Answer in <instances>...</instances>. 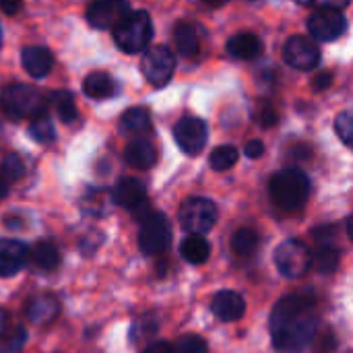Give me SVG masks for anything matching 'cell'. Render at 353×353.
Returning <instances> with one entry per match:
<instances>
[{"instance_id": "cell-29", "label": "cell", "mask_w": 353, "mask_h": 353, "mask_svg": "<svg viewBox=\"0 0 353 353\" xmlns=\"http://www.w3.org/2000/svg\"><path fill=\"white\" fill-rule=\"evenodd\" d=\"M27 343V331L23 327L8 329L4 335H0V353H19Z\"/></svg>"}, {"instance_id": "cell-27", "label": "cell", "mask_w": 353, "mask_h": 353, "mask_svg": "<svg viewBox=\"0 0 353 353\" xmlns=\"http://www.w3.org/2000/svg\"><path fill=\"white\" fill-rule=\"evenodd\" d=\"M312 265H314L316 271L323 273V275L335 273L337 267H339V250H335L333 246H321L319 252L312 256Z\"/></svg>"}, {"instance_id": "cell-21", "label": "cell", "mask_w": 353, "mask_h": 353, "mask_svg": "<svg viewBox=\"0 0 353 353\" xmlns=\"http://www.w3.org/2000/svg\"><path fill=\"white\" fill-rule=\"evenodd\" d=\"M120 130L124 134H145L151 130V114L145 108H130L120 118Z\"/></svg>"}, {"instance_id": "cell-38", "label": "cell", "mask_w": 353, "mask_h": 353, "mask_svg": "<svg viewBox=\"0 0 353 353\" xmlns=\"http://www.w3.org/2000/svg\"><path fill=\"white\" fill-rule=\"evenodd\" d=\"M244 153H246V157H250V159H259V157H263V153H265V143L259 141V139L248 141Z\"/></svg>"}, {"instance_id": "cell-18", "label": "cell", "mask_w": 353, "mask_h": 353, "mask_svg": "<svg viewBox=\"0 0 353 353\" xmlns=\"http://www.w3.org/2000/svg\"><path fill=\"white\" fill-rule=\"evenodd\" d=\"M228 52L234 58L240 60H252L261 56L263 52V41L254 33H236L234 37L228 39Z\"/></svg>"}, {"instance_id": "cell-30", "label": "cell", "mask_w": 353, "mask_h": 353, "mask_svg": "<svg viewBox=\"0 0 353 353\" xmlns=\"http://www.w3.org/2000/svg\"><path fill=\"white\" fill-rule=\"evenodd\" d=\"M29 134L37 143H50V141H54V124H52V120L46 114L33 118L31 124H29Z\"/></svg>"}, {"instance_id": "cell-19", "label": "cell", "mask_w": 353, "mask_h": 353, "mask_svg": "<svg viewBox=\"0 0 353 353\" xmlns=\"http://www.w3.org/2000/svg\"><path fill=\"white\" fill-rule=\"evenodd\" d=\"M124 159L128 165H132L137 170H149L157 161V151L149 141H132L126 145Z\"/></svg>"}, {"instance_id": "cell-26", "label": "cell", "mask_w": 353, "mask_h": 353, "mask_svg": "<svg viewBox=\"0 0 353 353\" xmlns=\"http://www.w3.org/2000/svg\"><path fill=\"white\" fill-rule=\"evenodd\" d=\"M259 246V236L254 230L250 228H242L238 230L234 236H232V250L238 254V256H248L256 250Z\"/></svg>"}, {"instance_id": "cell-34", "label": "cell", "mask_w": 353, "mask_h": 353, "mask_svg": "<svg viewBox=\"0 0 353 353\" xmlns=\"http://www.w3.org/2000/svg\"><path fill=\"white\" fill-rule=\"evenodd\" d=\"M174 353H209V347L199 335H186L176 343Z\"/></svg>"}, {"instance_id": "cell-14", "label": "cell", "mask_w": 353, "mask_h": 353, "mask_svg": "<svg viewBox=\"0 0 353 353\" xmlns=\"http://www.w3.org/2000/svg\"><path fill=\"white\" fill-rule=\"evenodd\" d=\"M29 261V250L19 240H0V277L19 273Z\"/></svg>"}, {"instance_id": "cell-16", "label": "cell", "mask_w": 353, "mask_h": 353, "mask_svg": "<svg viewBox=\"0 0 353 353\" xmlns=\"http://www.w3.org/2000/svg\"><path fill=\"white\" fill-rule=\"evenodd\" d=\"M60 314V302L50 294H37L27 304V319L33 325H50Z\"/></svg>"}, {"instance_id": "cell-35", "label": "cell", "mask_w": 353, "mask_h": 353, "mask_svg": "<svg viewBox=\"0 0 353 353\" xmlns=\"http://www.w3.org/2000/svg\"><path fill=\"white\" fill-rule=\"evenodd\" d=\"M277 120H279L277 110L271 103H263V108L259 110V122H261V126L263 128H271V126L277 124Z\"/></svg>"}, {"instance_id": "cell-39", "label": "cell", "mask_w": 353, "mask_h": 353, "mask_svg": "<svg viewBox=\"0 0 353 353\" xmlns=\"http://www.w3.org/2000/svg\"><path fill=\"white\" fill-rule=\"evenodd\" d=\"M333 85V72H321L312 79V87L314 91H325Z\"/></svg>"}, {"instance_id": "cell-42", "label": "cell", "mask_w": 353, "mask_h": 353, "mask_svg": "<svg viewBox=\"0 0 353 353\" xmlns=\"http://www.w3.org/2000/svg\"><path fill=\"white\" fill-rule=\"evenodd\" d=\"M8 323H10V319H8V312L0 308V335H4V333L8 331Z\"/></svg>"}, {"instance_id": "cell-17", "label": "cell", "mask_w": 353, "mask_h": 353, "mask_svg": "<svg viewBox=\"0 0 353 353\" xmlns=\"http://www.w3.org/2000/svg\"><path fill=\"white\" fill-rule=\"evenodd\" d=\"M21 62L25 66V70L35 77V79H41L46 77L52 66H54V56L48 48L43 46H27L23 48V54H21Z\"/></svg>"}, {"instance_id": "cell-10", "label": "cell", "mask_w": 353, "mask_h": 353, "mask_svg": "<svg viewBox=\"0 0 353 353\" xmlns=\"http://www.w3.org/2000/svg\"><path fill=\"white\" fill-rule=\"evenodd\" d=\"M207 122L194 116H184L174 126V139L186 155H199L207 143Z\"/></svg>"}, {"instance_id": "cell-9", "label": "cell", "mask_w": 353, "mask_h": 353, "mask_svg": "<svg viewBox=\"0 0 353 353\" xmlns=\"http://www.w3.org/2000/svg\"><path fill=\"white\" fill-rule=\"evenodd\" d=\"M130 12L128 0H93L87 8V21L95 29H116Z\"/></svg>"}, {"instance_id": "cell-43", "label": "cell", "mask_w": 353, "mask_h": 353, "mask_svg": "<svg viewBox=\"0 0 353 353\" xmlns=\"http://www.w3.org/2000/svg\"><path fill=\"white\" fill-rule=\"evenodd\" d=\"M205 6H209V8H219V6H223L225 4V0H201Z\"/></svg>"}, {"instance_id": "cell-2", "label": "cell", "mask_w": 353, "mask_h": 353, "mask_svg": "<svg viewBox=\"0 0 353 353\" xmlns=\"http://www.w3.org/2000/svg\"><path fill=\"white\" fill-rule=\"evenodd\" d=\"M273 203L283 211H298L306 205L310 194V180L302 170L288 168L277 172L269 182Z\"/></svg>"}, {"instance_id": "cell-40", "label": "cell", "mask_w": 353, "mask_h": 353, "mask_svg": "<svg viewBox=\"0 0 353 353\" xmlns=\"http://www.w3.org/2000/svg\"><path fill=\"white\" fill-rule=\"evenodd\" d=\"M21 6H23L21 0H0V10L4 14H14V12L21 10Z\"/></svg>"}, {"instance_id": "cell-13", "label": "cell", "mask_w": 353, "mask_h": 353, "mask_svg": "<svg viewBox=\"0 0 353 353\" xmlns=\"http://www.w3.org/2000/svg\"><path fill=\"white\" fill-rule=\"evenodd\" d=\"M114 205L134 211L139 205L147 203V186L137 178H122L112 190Z\"/></svg>"}, {"instance_id": "cell-3", "label": "cell", "mask_w": 353, "mask_h": 353, "mask_svg": "<svg viewBox=\"0 0 353 353\" xmlns=\"http://www.w3.org/2000/svg\"><path fill=\"white\" fill-rule=\"evenodd\" d=\"M0 110L8 118H37L46 114V97L29 85L12 83L0 93Z\"/></svg>"}, {"instance_id": "cell-45", "label": "cell", "mask_w": 353, "mask_h": 353, "mask_svg": "<svg viewBox=\"0 0 353 353\" xmlns=\"http://www.w3.org/2000/svg\"><path fill=\"white\" fill-rule=\"evenodd\" d=\"M347 234H350V238L353 240V217L347 221Z\"/></svg>"}, {"instance_id": "cell-41", "label": "cell", "mask_w": 353, "mask_h": 353, "mask_svg": "<svg viewBox=\"0 0 353 353\" xmlns=\"http://www.w3.org/2000/svg\"><path fill=\"white\" fill-rule=\"evenodd\" d=\"M143 353H174V347L165 341H157V343H151Z\"/></svg>"}, {"instance_id": "cell-8", "label": "cell", "mask_w": 353, "mask_h": 353, "mask_svg": "<svg viewBox=\"0 0 353 353\" xmlns=\"http://www.w3.org/2000/svg\"><path fill=\"white\" fill-rule=\"evenodd\" d=\"M145 79L153 87H163L170 83L176 70V56L168 46H155L145 52L143 62H141Z\"/></svg>"}, {"instance_id": "cell-31", "label": "cell", "mask_w": 353, "mask_h": 353, "mask_svg": "<svg viewBox=\"0 0 353 353\" xmlns=\"http://www.w3.org/2000/svg\"><path fill=\"white\" fill-rule=\"evenodd\" d=\"M157 333V323L153 316H143L139 319L134 325H132V331H130V339L132 343H143L147 341L149 337H153Z\"/></svg>"}, {"instance_id": "cell-15", "label": "cell", "mask_w": 353, "mask_h": 353, "mask_svg": "<svg viewBox=\"0 0 353 353\" xmlns=\"http://www.w3.org/2000/svg\"><path fill=\"white\" fill-rule=\"evenodd\" d=\"M211 310L213 314L223 321V323H236L244 316V310H246V304H244V298L232 290H223L219 292L213 302H211Z\"/></svg>"}, {"instance_id": "cell-33", "label": "cell", "mask_w": 353, "mask_h": 353, "mask_svg": "<svg viewBox=\"0 0 353 353\" xmlns=\"http://www.w3.org/2000/svg\"><path fill=\"white\" fill-rule=\"evenodd\" d=\"M335 130L339 139L353 149V112H341L335 120Z\"/></svg>"}, {"instance_id": "cell-23", "label": "cell", "mask_w": 353, "mask_h": 353, "mask_svg": "<svg viewBox=\"0 0 353 353\" xmlns=\"http://www.w3.org/2000/svg\"><path fill=\"white\" fill-rule=\"evenodd\" d=\"M209 252H211V246L201 234H190L180 246L182 259L190 265H203L209 259Z\"/></svg>"}, {"instance_id": "cell-4", "label": "cell", "mask_w": 353, "mask_h": 353, "mask_svg": "<svg viewBox=\"0 0 353 353\" xmlns=\"http://www.w3.org/2000/svg\"><path fill=\"white\" fill-rule=\"evenodd\" d=\"M153 37V23L147 10L130 12L116 29H114V41L116 46L126 54H139L147 50Z\"/></svg>"}, {"instance_id": "cell-44", "label": "cell", "mask_w": 353, "mask_h": 353, "mask_svg": "<svg viewBox=\"0 0 353 353\" xmlns=\"http://www.w3.org/2000/svg\"><path fill=\"white\" fill-rule=\"evenodd\" d=\"M4 194H6V182H4V176L0 174V201L4 199Z\"/></svg>"}, {"instance_id": "cell-22", "label": "cell", "mask_w": 353, "mask_h": 353, "mask_svg": "<svg viewBox=\"0 0 353 353\" xmlns=\"http://www.w3.org/2000/svg\"><path fill=\"white\" fill-rule=\"evenodd\" d=\"M83 89L89 97L93 99H105L116 93V81L108 72H91L85 77Z\"/></svg>"}, {"instance_id": "cell-32", "label": "cell", "mask_w": 353, "mask_h": 353, "mask_svg": "<svg viewBox=\"0 0 353 353\" xmlns=\"http://www.w3.org/2000/svg\"><path fill=\"white\" fill-rule=\"evenodd\" d=\"M0 174L8 180H19L25 174V163L17 153H8L0 163Z\"/></svg>"}, {"instance_id": "cell-5", "label": "cell", "mask_w": 353, "mask_h": 353, "mask_svg": "<svg viewBox=\"0 0 353 353\" xmlns=\"http://www.w3.org/2000/svg\"><path fill=\"white\" fill-rule=\"evenodd\" d=\"M178 217H180V223L186 232L203 236L209 230H213V225L217 223V207L209 199L194 196V199L184 201Z\"/></svg>"}, {"instance_id": "cell-36", "label": "cell", "mask_w": 353, "mask_h": 353, "mask_svg": "<svg viewBox=\"0 0 353 353\" xmlns=\"http://www.w3.org/2000/svg\"><path fill=\"white\" fill-rule=\"evenodd\" d=\"M300 4L304 6H312V8H335V10H341L350 4V0H298Z\"/></svg>"}, {"instance_id": "cell-11", "label": "cell", "mask_w": 353, "mask_h": 353, "mask_svg": "<svg viewBox=\"0 0 353 353\" xmlns=\"http://www.w3.org/2000/svg\"><path fill=\"white\" fill-rule=\"evenodd\" d=\"M283 60L298 70H310L319 66L321 50L314 39L306 35H294L283 46Z\"/></svg>"}, {"instance_id": "cell-6", "label": "cell", "mask_w": 353, "mask_h": 353, "mask_svg": "<svg viewBox=\"0 0 353 353\" xmlns=\"http://www.w3.org/2000/svg\"><path fill=\"white\" fill-rule=\"evenodd\" d=\"M275 265L285 277H302L312 267V254L300 240H285L275 250Z\"/></svg>"}, {"instance_id": "cell-20", "label": "cell", "mask_w": 353, "mask_h": 353, "mask_svg": "<svg viewBox=\"0 0 353 353\" xmlns=\"http://www.w3.org/2000/svg\"><path fill=\"white\" fill-rule=\"evenodd\" d=\"M29 259H31V265L37 271H46V273L54 271L60 265V252L52 242H37L31 248Z\"/></svg>"}, {"instance_id": "cell-25", "label": "cell", "mask_w": 353, "mask_h": 353, "mask_svg": "<svg viewBox=\"0 0 353 353\" xmlns=\"http://www.w3.org/2000/svg\"><path fill=\"white\" fill-rule=\"evenodd\" d=\"M50 99H52V103H54V108H56V114L60 116L62 122L70 124V122L77 120L79 112H77L74 99H72V95H70L68 91H54V93L50 95Z\"/></svg>"}, {"instance_id": "cell-28", "label": "cell", "mask_w": 353, "mask_h": 353, "mask_svg": "<svg viewBox=\"0 0 353 353\" xmlns=\"http://www.w3.org/2000/svg\"><path fill=\"white\" fill-rule=\"evenodd\" d=\"M236 161H238V149L232 147V145H221V147H217V149L211 153V157H209V163H211V168H213L215 172H225V170L234 168Z\"/></svg>"}, {"instance_id": "cell-24", "label": "cell", "mask_w": 353, "mask_h": 353, "mask_svg": "<svg viewBox=\"0 0 353 353\" xmlns=\"http://www.w3.org/2000/svg\"><path fill=\"white\" fill-rule=\"evenodd\" d=\"M174 41H176V50L182 56L192 58L199 54V35L190 23H178L174 27Z\"/></svg>"}, {"instance_id": "cell-1", "label": "cell", "mask_w": 353, "mask_h": 353, "mask_svg": "<svg viewBox=\"0 0 353 353\" xmlns=\"http://www.w3.org/2000/svg\"><path fill=\"white\" fill-rule=\"evenodd\" d=\"M271 339L279 352L300 353L310 345L319 329L316 300L312 294H294L277 302L269 321Z\"/></svg>"}, {"instance_id": "cell-7", "label": "cell", "mask_w": 353, "mask_h": 353, "mask_svg": "<svg viewBox=\"0 0 353 353\" xmlns=\"http://www.w3.org/2000/svg\"><path fill=\"white\" fill-rule=\"evenodd\" d=\"M170 242H172V228L165 215L151 213L147 219L141 221L139 246L145 254H161L170 248Z\"/></svg>"}, {"instance_id": "cell-37", "label": "cell", "mask_w": 353, "mask_h": 353, "mask_svg": "<svg viewBox=\"0 0 353 353\" xmlns=\"http://www.w3.org/2000/svg\"><path fill=\"white\" fill-rule=\"evenodd\" d=\"M314 238L321 246H331V242L335 240V228L333 225H325L321 230H314Z\"/></svg>"}, {"instance_id": "cell-12", "label": "cell", "mask_w": 353, "mask_h": 353, "mask_svg": "<svg viewBox=\"0 0 353 353\" xmlns=\"http://www.w3.org/2000/svg\"><path fill=\"white\" fill-rule=\"evenodd\" d=\"M345 29H347V19L341 14V10L335 8L316 10L308 19V31L319 41H335L345 33Z\"/></svg>"}]
</instances>
